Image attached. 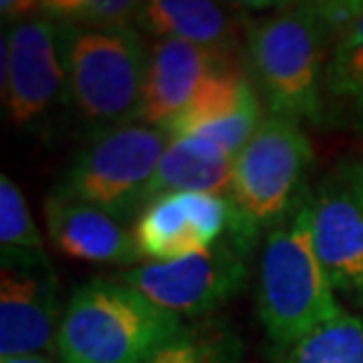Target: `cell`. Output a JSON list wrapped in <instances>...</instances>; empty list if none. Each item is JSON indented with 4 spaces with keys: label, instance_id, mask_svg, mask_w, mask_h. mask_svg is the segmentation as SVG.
Instances as JSON below:
<instances>
[{
    "label": "cell",
    "instance_id": "19",
    "mask_svg": "<svg viewBox=\"0 0 363 363\" xmlns=\"http://www.w3.org/2000/svg\"><path fill=\"white\" fill-rule=\"evenodd\" d=\"M279 363H363V314L342 311L309 330L279 354Z\"/></svg>",
    "mask_w": 363,
    "mask_h": 363
},
{
    "label": "cell",
    "instance_id": "23",
    "mask_svg": "<svg viewBox=\"0 0 363 363\" xmlns=\"http://www.w3.org/2000/svg\"><path fill=\"white\" fill-rule=\"evenodd\" d=\"M347 184L354 191V196L359 199V203L363 206V161L354 163L352 168H347Z\"/></svg>",
    "mask_w": 363,
    "mask_h": 363
},
{
    "label": "cell",
    "instance_id": "14",
    "mask_svg": "<svg viewBox=\"0 0 363 363\" xmlns=\"http://www.w3.org/2000/svg\"><path fill=\"white\" fill-rule=\"evenodd\" d=\"M45 220L50 241L69 257L128 269L142 259L135 231L121 217L60 189L45 199Z\"/></svg>",
    "mask_w": 363,
    "mask_h": 363
},
{
    "label": "cell",
    "instance_id": "1",
    "mask_svg": "<svg viewBox=\"0 0 363 363\" xmlns=\"http://www.w3.org/2000/svg\"><path fill=\"white\" fill-rule=\"evenodd\" d=\"M184 330V318L140 290L118 279H92L64 304L55 354L62 363H144Z\"/></svg>",
    "mask_w": 363,
    "mask_h": 363
},
{
    "label": "cell",
    "instance_id": "20",
    "mask_svg": "<svg viewBox=\"0 0 363 363\" xmlns=\"http://www.w3.org/2000/svg\"><path fill=\"white\" fill-rule=\"evenodd\" d=\"M144 363H243V347L224 325H186V330Z\"/></svg>",
    "mask_w": 363,
    "mask_h": 363
},
{
    "label": "cell",
    "instance_id": "8",
    "mask_svg": "<svg viewBox=\"0 0 363 363\" xmlns=\"http://www.w3.org/2000/svg\"><path fill=\"white\" fill-rule=\"evenodd\" d=\"M3 97L14 125L31 128L67 101L64 31L55 19L38 14L3 33Z\"/></svg>",
    "mask_w": 363,
    "mask_h": 363
},
{
    "label": "cell",
    "instance_id": "10",
    "mask_svg": "<svg viewBox=\"0 0 363 363\" xmlns=\"http://www.w3.org/2000/svg\"><path fill=\"white\" fill-rule=\"evenodd\" d=\"M62 316L52 267H3L0 359L55 354Z\"/></svg>",
    "mask_w": 363,
    "mask_h": 363
},
{
    "label": "cell",
    "instance_id": "16",
    "mask_svg": "<svg viewBox=\"0 0 363 363\" xmlns=\"http://www.w3.org/2000/svg\"><path fill=\"white\" fill-rule=\"evenodd\" d=\"M234 156L199 137H172L156 170L149 201L168 194H213L229 199Z\"/></svg>",
    "mask_w": 363,
    "mask_h": 363
},
{
    "label": "cell",
    "instance_id": "5",
    "mask_svg": "<svg viewBox=\"0 0 363 363\" xmlns=\"http://www.w3.org/2000/svg\"><path fill=\"white\" fill-rule=\"evenodd\" d=\"M248 52L269 113L323 123V71L330 35L307 5L248 21Z\"/></svg>",
    "mask_w": 363,
    "mask_h": 363
},
{
    "label": "cell",
    "instance_id": "18",
    "mask_svg": "<svg viewBox=\"0 0 363 363\" xmlns=\"http://www.w3.org/2000/svg\"><path fill=\"white\" fill-rule=\"evenodd\" d=\"M0 255L3 267H52L24 194L7 175L0 177Z\"/></svg>",
    "mask_w": 363,
    "mask_h": 363
},
{
    "label": "cell",
    "instance_id": "11",
    "mask_svg": "<svg viewBox=\"0 0 363 363\" xmlns=\"http://www.w3.org/2000/svg\"><path fill=\"white\" fill-rule=\"evenodd\" d=\"M259 97L238 62L210 76L194 101L182 111L168 133L172 137H199L229 156H236L262 125Z\"/></svg>",
    "mask_w": 363,
    "mask_h": 363
},
{
    "label": "cell",
    "instance_id": "2",
    "mask_svg": "<svg viewBox=\"0 0 363 363\" xmlns=\"http://www.w3.org/2000/svg\"><path fill=\"white\" fill-rule=\"evenodd\" d=\"M255 293L259 321L279 352L345 311L314 248L311 199L264 236Z\"/></svg>",
    "mask_w": 363,
    "mask_h": 363
},
{
    "label": "cell",
    "instance_id": "15",
    "mask_svg": "<svg viewBox=\"0 0 363 363\" xmlns=\"http://www.w3.org/2000/svg\"><path fill=\"white\" fill-rule=\"evenodd\" d=\"M137 28L156 40H182L234 55L236 19L224 5L208 0H151L140 5Z\"/></svg>",
    "mask_w": 363,
    "mask_h": 363
},
{
    "label": "cell",
    "instance_id": "7",
    "mask_svg": "<svg viewBox=\"0 0 363 363\" xmlns=\"http://www.w3.org/2000/svg\"><path fill=\"white\" fill-rule=\"evenodd\" d=\"M248 250L227 234L201 255L172 262H142L116 279L184 321L201 318L227 304L248 283Z\"/></svg>",
    "mask_w": 363,
    "mask_h": 363
},
{
    "label": "cell",
    "instance_id": "17",
    "mask_svg": "<svg viewBox=\"0 0 363 363\" xmlns=\"http://www.w3.org/2000/svg\"><path fill=\"white\" fill-rule=\"evenodd\" d=\"M363 128V12L333 40L323 71V118Z\"/></svg>",
    "mask_w": 363,
    "mask_h": 363
},
{
    "label": "cell",
    "instance_id": "21",
    "mask_svg": "<svg viewBox=\"0 0 363 363\" xmlns=\"http://www.w3.org/2000/svg\"><path fill=\"white\" fill-rule=\"evenodd\" d=\"M142 3L133 0H52L40 3V14L81 28H137Z\"/></svg>",
    "mask_w": 363,
    "mask_h": 363
},
{
    "label": "cell",
    "instance_id": "4",
    "mask_svg": "<svg viewBox=\"0 0 363 363\" xmlns=\"http://www.w3.org/2000/svg\"><path fill=\"white\" fill-rule=\"evenodd\" d=\"M67 101L92 135L140 121L149 52L140 28L62 24Z\"/></svg>",
    "mask_w": 363,
    "mask_h": 363
},
{
    "label": "cell",
    "instance_id": "3",
    "mask_svg": "<svg viewBox=\"0 0 363 363\" xmlns=\"http://www.w3.org/2000/svg\"><path fill=\"white\" fill-rule=\"evenodd\" d=\"M314 161L309 137L297 121L267 113L250 142L234 156L231 170V229L252 248L302 203V186Z\"/></svg>",
    "mask_w": 363,
    "mask_h": 363
},
{
    "label": "cell",
    "instance_id": "24",
    "mask_svg": "<svg viewBox=\"0 0 363 363\" xmlns=\"http://www.w3.org/2000/svg\"><path fill=\"white\" fill-rule=\"evenodd\" d=\"M0 363H62L57 354H28V357L0 359Z\"/></svg>",
    "mask_w": 363,
    "mask_h": 363
},
{
    "label": "cell",
    "instance_id": "6",
    "mask_svg": "<svg viewBox=\"0 0 363 363\" xmlns=\"http://www.w3.org/2000/svg\"><path fill=\"white\" fill-rule=\"evenodd\" d=\"M170 140L168 130L142 121L108 128L78 151L57 189L123 222L140 217Z\"/></svg>",
    "mask_w": 363,
    "mask_h": 363
},
{
    "label": "cell",
    "instance_id": "9",
    "mask_svg": "<svg viewBox=\"0 0 363 363\" xmlns=\"http://www.w3.org/2000/svg\"><path fill=\"white\" fill-rule=\"evenodd\" d=\"M231 229L224 196L168 194L144 206L135 220V241L147 262H172L210 250Z\"/></svg>",
    "mask_w": 363,
    "mask_h": 363
},
{
    "label": "cell",
    "instance_id": "22",
    "mask_svg": "<svg viewBox=\"0 0 363 363\" xmlns=\"http://www.w3.org/2000/svg\"><path fill=\"white\" fill-rule=\"evenodd\" d=\"M309 12L318 19V24L325 28V33L333 35V40L340 33L347 31L354 21L361 17L363 3L357 0H340V3H307Z\"/></svg>",
    "mask_w": 363,
    "mask_h": 363
},
{
    "label": "cell",
    "instance_id": "13",
    "mask_svg": "<svg viewBox=\"0 0 363 363\" xmlns=\"http://www.w3.org/2000/svg\"><path fill=\"white\" fill-rule=\"evenodd\" d=\"M236 62L234 55L182 40H154L140 121L170 130L210 76Z\"/></svg>",
    "mask_w": 363,
    "mask_h": 363
},
{
    "label": "cell",
    "instance_id": "12",
    "mask_svg": "<svg viewBox=\"0 0 363 363\" xmlns=\"http://www.w3.org/2000/svg\"><path fill=\"white\" fill-rule=\"evenodd\" d=\"M311 234L335 293L363 307V206L347 182H325L311 196Z\"/></svg>",
    "mask_w": 363,
    "mask_h": 363
}]
</instances>
